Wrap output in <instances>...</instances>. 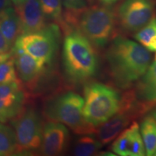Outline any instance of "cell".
I'll return each instance as SVG.
<instances>
[{
	"mask_svg": "<svg viewBox=\"0 0 156 156\" xmlns=\"http://www.w3.org/2000/svg\"><path fill=\"white\" fill-rule=\"evenodd\" d=\"M107 46L105 58L113 82L120 88H129L151 64V51L138 42L122 36L113 38Z\"/></svg>",
	"mask_w": 156,
	"mask_h": 156,
	"instance_id": "obj_1",
	"label": "cell"
},
{
	"mask_svg": "<svg viewBox=\"0 0 156 156\" xmlns=\"http://www.w3.org/2000/svg\"><path fill=\"white\" fill-rule=\"evenodd\" d=\"M62 59L65 75L73 83H86L98 73V58L94 46L77 28L66 33Z\"/></svg>",
	"mask_w": 156,
	"mask_h": 156,
	"instance_id": "obj_2",
	"label": "cell"
},
{
	"mask_svg": "<svg viewBox=\"0 0 156 156\" xmlns=\"http://www.w3.org/2000/svg\"><path fill=\"white\" fill-rule=\"evenodd\" d=\"M83 116L85 122L97 127L116 114L122 98L111 86L98 82H90L84 87Z\"/></svg>",
	"mask_w": 156,
	"mask_h": 156,
	"instance_id": "obj_3",
	"label": "cell"
},
{
	"mask_svg": "<svg viewBox=\"0 0 156 156\" xmlns=\"http://www.w3.org/2000/svg\"><path fill=\"white\" fill-rule=\"evenodd\" d=\"M116 14L109 6L93 5L80 12L76 28L97 48H103L114 36Z\"/></svg>",
	"mask_w": 156,
	"mask_h": 156,
	"instance_id": "obj_4",
	"label": "cell"
},
{
	"mask_svg": "<svg viewBox=\"0 0 156 156\" xmlns=\"http://www.w3.org/2000/svg\"><path fill=\"white\" fill-rule=\"evenodd\" d=\"M83 106L84 99L80 95L66 91L46 102L44 115L48 119L62 123L77 134L93 132L95 128L84 119Z\"/></svg>",
	"mask_w": 156,
	"mask_h": 156,
	"instance_id": "obj_5",
	"label": "cell"
},
{
	"mask_svg": "<svg viewBox=\"0 0 156 156\" xmlns=\"http://www.w3.org/2000/svg\"><path fill=\"white\" fill-rule=\"evenodd\" d=\"M59 39L60 27L54 23L37 32L20 35L17 38L13 49L29 54L45 66L53 60Z\"/></svg>",
	"mask_w": 156,
	"mask_h": 156,
	"instance_id": "obj_6",
	"label": "cell"
},
{
	"mask_svg": "<svg viewBox=\"0 0 156 156\" xmlns=\"http://www.w3.org/2000/svg\"><path fill=\"white\" fill-rule=\"evenodd\" d=\"M146 112L145 106L136 99L134 93L129 91L122 98L119 111L110 119L95 128L94 132L103 145L113 141L133 119Z\"/></svg>",
	"mask_w": 156,
	"mask_h": 156,
	"instance_id": "obj_7",
	"label": "cell"
},
{
	"mask_svg": "<svg viewBox=\"0 0 156 156\" xmlns=\"http://www.w3.org/2000/svg\"><path fill=\"white\" fill-rule=\"evenodd\" d=\"M20 153L39 151L42 142L44 122L34 108H23L12 122Z\"/></svg>",
	"mask_w": 156,
	"mask_h": 156,
	"instance_id": "obj_8",
	"label": "cell"
},
{
	"mask_svg": "<svg viewBox=\"0 0 156 156\" xmlns=\"http://www.w3.org/2000/svg\"><path fill=\"white\" fill-rule=\"evenodd\" d=\"M154 0H124L117 10V23L122 30L134 34L155 15Z\"/></svg>",
	"mask_w": 156,
	"mask_h": 156,
	"instance_id": "obj_9",
	"label": "cell"
},
{
	"mask_svg": "<svg viewBox=\"0 0 156 156\" xmlns=\"http://www.w3.org/2000/svg\"><path fill=\"white\" fill-rule=\"evenodd\" d=\"M69 143L70 134L67 126L54 121L45 123L39 150L43 155H62L67 152Z\"/></svg>",
	"mask_w": 156,
	"mask_h": 156,
	"instance_id": "obj_10",
	"label": "cell"
},
{
	"mask_svg": "<svg viewBox=\"0 0 156 156\" xmlns=\"http://www.w3.org/2000/svg\"><path fill=\"white\" fill-rule=\"evenodd\" d=\"M15 9L19 17L21 35L37 32L48 25L39 0H25L15 5Z\"/></svg>",
	"mask_w": 156,
	"mask_h": 156,
	"instance_id": "obj_11",
	"label": "cell"
},
{
	"mask_svg": "<svg viewBox=\"0 0 156 156\" xmlns=\"http://www.w3.org/2000/svg\"><path fill=\"white\" fill-rule=\"evenodd\" d=\"M112 150L115 155L120 156L146 155L137 122H132L131 125L124 129L115 138L112 145Z\"/></svg>",
	"mask_w": 156,
	"mask_h": 156,
	"instance_id": "obj_12",
	"label": "cell"
},
{
	"mask_svg": "<svg viewBox=\"0 0 156 156\" xmlns=\"http://www.w3.org/2000/svg\"><path fill=\"white\" fill-rule=\"evenodd\" d=\"M15 66L17 75L23 83H34L40 77L44 66L29 54L13 49Z\"/></svg>",
	"mask_w": 156,
	"mask_h": 156,
	"instance_id": "obj_13",
	"label": "cell"
},
{
	"mask_svg": "<svg viewBox=\"0 0 156 156\" xmlns=\"http://www.w3.org/2000/svg\"><path fill=\"white\" fill-rule=\"evenodd\" d=\"M134 94L146 109L156 103V60L150 64L145 74L138 80Z\"/></svg>",
	"mask_w": 156,
	"mask_h": 156,
	"instance_id": "obj_14",
	"label": "cell"
},
{
	"mask_svg": "<svg viewBox=\"0 0 156 156\" xmlns=\"http://www.w3.org/2000/svg\"><path fill=\"white\" fill-rule=\"evenodd\" d=\"M0 32L12 46L21 35L19 17L12 7L0 11Z\"/></svg>",
	"mask_w": 156,
	"mask_h": 156,
	"instance_id": "obj_15",
	"label": "cell"
},
{
	"mask_svg": "<svg viewBox=\"0 0 156 156\" xmlns=\"http://www.w3.org/2000/svg\"><path fill=\"white\" fill-rule=\"evenodd\" d=\"M103 145L94 132L78 134L73 145V155L77 156L95 155L102 148Z\"/></svg>",
	"mask_w": 156,
	"mask_h": 156,
	"instance_id": "obj_16",
	"label": "cell"
},
{
	"mask_svg": "<svg viewBox=\"0 0 156 156\" xmlns=\"http://www.w3.org/2000/svg\"><path fill=\"white\" fill-rule=\"evenodd\" d=\"M140 132L145 146L146 155H155L156 153V122L152 115H147L142 120Z\"/></svg>",
	"mask_w": 156,
	"mask_h": 156,
	"instance_id": "obj_17",
	"label": "cell"
},
{
	"mask_svg": "<svg viewBox=\"0 0 156 156\" xmlns=\"http://www.w3.org/2000/svg\"><path fill=\"white\" fill-rule=\"evenodd\" d=\"M20 153L16 135L13 129L0 123V156Z\"/></svg>",
	"mask_w": 156,
	"mask_h": 156,
	"instance_id": "obj_18",
	"label": "cell"
},
{
	"mask_svg": "<svg viewBox=\"0 0 156 156\" xmlns=\"http://www.w3.org/2000/svg\"><path fill=\"white\" fill-rule=\"evenodd\" d=\"M25 99H11L0 98V123L15 118L24 108Z\"/></svg>",
	"mask_w": 156,
	"mask_h": 156,
	"instance_id": "obj_19",
	"label": "cell"
},
{
	"mask_svg": "<svg viewBox=\"0 0 156 156\" xmlns=\"http://www.w3.org/2000/svg\"><path fill=\"white\" fill-rule=\"evenodd\" d=\"M44 15L48 20L61 27L63 22V9L61 0H39Z\"/></svg>",
	"mask_w": 156,
	"mask_h": 156,
	"instance_id": "obj_20",
	"label": "cell"
},
{
	"mask_svg": "<svg viewBox=\"0 0 156 156\" xmlns=\"http://www.w3.org/2000/svg\"><path fill=\"white\" fill-rule=\"evenodd\" d=\"M156 36V16L152 17L151 20L141 29L134 33V38L139 44L146 48L150 41Z\"/></svg>",
	"mask_w": 156,
	"mask_h": 156,
	"instance_id": "obj_21",
	"label": "cell"
},
{
	"mask_svg": "<svg viewBox=\"0 0 156 156\" xmlns=\"http://www.w3.org/2000/svg\"><path fill=\"white\" fill-rule=\"evenodd\" d=\"M17 72L13 55L0 64V84L17 81Z\"/></svg>",
	"mask_w": 156,
	"mask_h": 156,
	"instance_id": "obj_22",
	"label": "cell"
},
{
	"mask_svg": "<svg viewBox=\"0 0 156 156\" xmlns=\"http://www.w3.org/2000/svg\"><path fill=\"white\" fill-rule=\"evenodd\" d=\"M66 10L79 12L87 7V0H61Z\"/></svg>",
	"mask_w": 156,
	"mask_h": 156,
	"instance_id": "obj_23",
	"label": "cell"
},
{
	"mask_svg": "<svg viewBox=\"0 0 156 156\" xmlns=\"http://www.w3.org/2000/svg\"><path fill=\"white\" fill-rule=\"evenodd\" d=\"M12 46L9 44L2 34L0 32V53H7L11 51Z\"/></svg>",
	"mask_w": 156,
	"mask_h": 156,
	"instance_id": "obj_24",
	"label": "cell"
},
{
	"mask_svg": "<svg viewBox=\"0 0 156 156\" xmlns=\"http://www.w3.org/2000/svg\"><path fill=\"white\" fill-rule=\"evenodd\" d=\"M146 48L151 52H156V36L150 41Z\"/></svg>",
	"mask_w": 156,
	"mask_h": 156,
	"instance_id": "obj_25",
	"label": "cell"
},
{
	"mask_svg": "<svg viewBox=\"0 0 156 156\" xmlns=\"http://www.w3.org/2000/svg\"><path fill=\"white\" fill-rule=\"evenodd\" d=\"M12 7V0H0V11Z\"/></svg>",
	"mask_w": 156,
	"mask_h": 156,
	"instance_id": "obj_26",
	"label": "cell"
},
{
	"mask_svg": "<svg viewBox=\"0 0 156 156\" xmlns=\"http://www.w3.org/2000/svg\"><path fill=\"white\" fill-rule=\"evenodd\" d=\"M12 56V51L7 52V53H0V64L2 62H5V60L8 59L9 58H10Z\"/></svg>",
	"mask_w": 156,
	"mask_h": 156,
	"instance_id": "obj_27",
	"label": "cell"
},
{
	"mask_svg": "<svg viewBox=\"0 0 156 156\" xmlns=\"http://www.w3.org/2000/svg\"><path fill=\"white\" fill-rule=\"evenodd\" d=\"M98 1L100 2L101 5L111 7L112 5H114L115 3H116L119 0H98Z\"/></svg>",
	"mask_w": 156,
	"mask_h": 156,
	"instance_id": "obj_28",
	"label": "cell"
},
{
	"mask_svg": "<svg viewBox=\"0 0 156 156\" xmlns=\"http://www.w3.org/2000/svg\"><path fill=\"white\" fill-rule=\"evenodd\" d=\"M24 1H25V0H12V2L15 5H17L23 2Z\"/></svg>",
	"mask_w": 156,
	"mask_h": 156,
	"instance_id": "obj_29",
	"label": "cell"
},
{
	"mask_svg": "<svg viewBox=\"0 0 156 156\" xmlns=\"http://www.w3.org/2000/svg\"><path fill=\"white\" fill-rule=\"evenodd\" d=\"M151 115H152V116L153 117L154 119H155V122H156V109H155V110H153V112H151Z\"/></svg>",
	"mask_w": 156,
	"mask_h": 156,
	"instance_id": "obj_30",
	"label": "cell"
},
{
	"mask_svg": "<svg viewBox=\"0 0 156 156\" xmlns=\"http://www.w3.org/2000/svg\"><path fill=\"white\" fill-rule=\"evenodd\" d=\"M154 60H156V54H155V58H154Z\"/></svg>",
	"mask_w": 156,
	"mask_h": 156,
	"instance_id": "obj_31",
	"label": "cell"
},
{
	"mask_svg": "<svg viewBox=\"0 0 156 156\" xmlns=\"http://www.w3.org/2000/svg\"><path fill=\"white\" fill-rule=\"evenodd\" d=\"M155 155H156V153H155Z\"/></svg>",
	"mask_w": 156,
	"mask_h": 156,
	"instance_id": "obj_32",
	"label": "cell"
}]
</instances>
